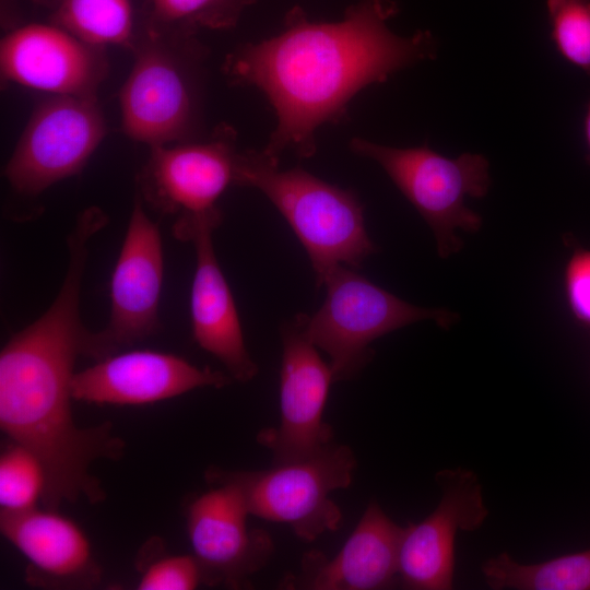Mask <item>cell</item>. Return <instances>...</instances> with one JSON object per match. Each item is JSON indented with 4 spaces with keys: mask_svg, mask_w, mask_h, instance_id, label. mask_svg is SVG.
Listing matches in <instances>:
<instances>
[{
    "mask_svg": "<svg viewBox=\"0 0 590 590\" xmlns=\"http://www.w3.org/2000/svg\"><path fill=\"white\" fill-rule=\"evenodd\" d=\"M394 0H356L333 22L309 20L298 5L282 30L229 54L223 71L232 84L258 88L271 105L276 125L262 149L279 160L285 151L309 158L322 125L346 118L349 104L365 87L434 59L437 42L429 31L400 36L389 21Z\"/></svg>",
    "mask_w": 590,
    "mask_h": 590,
    "instance_id": "obj_1",
    "label": "cell"
},
{
    "mask_svg": "<svg viewBox=\"0 0 590 590\" xmlns=\"http://www.w3.org/2000/svg\"><path fill=\"white\" fill-rule=\"evenodd\" d=\"M87 259L69 257L61 287L36 320L14 333L0 353V428L28 448L46 473L45 508L105 498L91 465L117 460L125 444L104 422L80 427L72 414L74 365L85 356L88 330L80 316V294Z\"/></svg>",
    "mask_w": 590,
    "mask_h": 590,
    "instance_id": "obj_2",
    "label": "cell"
},
{
    "mask_svg": "<svg viewBox=\"0 0 590 590\" xmlns=\"http://www.w3.org/2000/svg\"><path fill=\"white\" fill-rule=\"evenodd\" d=\"M279 162L262 149L238 151L234 185L259 190L279 210L306 250L318 285L338 264L361 267L377 249L357 194L300 167L281 169Z\"/></svg>",
    "mask_w": 590,
    "mask_h": 590,
    "instance_id": "obj_3",
    "label": "cell"
},
{
    "mask_svg": "<svg viewBox=\"0 0 590 590\" xmlns=\"http://www.w3.org/2000/svg\"><path fill=\"white\" fill-rule=\"evenodd\" d=\"M191 33L148 27L133 45L134 62L119 93L123 132L153 146L182 142L198 111L197 66L203 47Z\"/></svg>",
    "mask_w": 590,
    "mask_h": 590,
    "instance_id": "obj_4",
    "label": "cell"
},
{
    "mask_svg": "<svg viewBox=\"0 0 590 590\" xmlns=\"http://www.w3.org/2000/svg\"><path fill=\"white\" fill-rule=\"evenodd\" d=\"M320 285L326 287L324 302L312 316L303 315L304 331L329 356L334 382L361 373L378 338L422 320L442 328L455 321L453 312L406 303L344 264L328 271Z\"/></svg>",
    "mask_w": 590,
    "mask_h": 590,
    "instance_id": "obj_5",
    "label": "cell"
},
{
    "mask_svg": "<svg viewBox=\"0 0 590 590\" xmlns=\"http://www.w3.org/2000/svg\"><path fill=\"white\" fill-rule=\"evenodd\" d=\"M349 149L381 166L392 182L430 227L440 258L460 251L457 229L475 233L481 216L465 198H483L491 186L489 164L481 154L445 157L427 145L399 149L354 137Z\"/></svg>",
    "mask_w": 590,
    "mask_h": 590,
    "instance_id": "obj_6",
    "label": "cell"
},
{
    "mask_svg": "<svg viewBox=\"0 0 590 590\" xmlns=\"http://www.w3.org/2000/svg\"><path fill=\"white\" fill-rule=\"evenodd\" d=\"M351 447L331 444L303 460L272 464L266 470L227 471L211 467L206 481L238 487L251 516L287 524L305 542L339 529L340 507L331 493L347 488L356 469Z\"/></svg>",
    "mask_w": 590,
    "mask_h": 590,
    "instance_id": "obj_7",
    "label": "cell"
},
{
    "mask_svg": "<svg viewBox=\"0 0 590 590\" xmlns=\"http://www.w3.org/2000/svg\"><path fill=\"white\" fill-rule=\"evenodd\" d=\"M105 133L96 97L51 95L33 111L4 177L16 192L37 196L80 173Z\"/></svg>",
    "mask_w": 590,
    "mask_h": 590,
    "instance_id": "obj_8",
    "label": "cell"
},
{
    "mask_svg": "<svg viewBox=\"0 0 590 590\" xmlns=\"http://www.w3.org/2000/svg\"><path fill=\"white\" fill-rule=\"evenodd\" d=\"M143 203L138 193L110 278L108 322L87 335L85 356L95 361L133 346L160 328L163 241L157 224L149 217Z\"/></svg>",
    "mask_w": 590,
    "mask_h": 590,
    "instance_id": "obj_9",
    "label": "cell"
},
{
    "mask_svg": "<svg viewBox=\"0 0 590 590\" xmlns=\"http://www.w3.org/2000/svg\"><path fill=\"white\" fill-rule=\"evenodd\" d=\"M237 134L221 123L201 142L151 148L141 177L142 200L179 220H214L223 213L216 202L234 185Z\"/></svg>",
    "mask_w": 590,
    "mask_h": 590,
    "instance_id": "obj_10",
    "label": "cell"
},
{
    "mask_svg": "<svg viewBox=\"0 0 590 590\" xmlns=\"http://www.w3.org/2000/svg\"><path fill=\"white\" fill-rule=\"evenodd\" d=\"M281 338L280 423L257 435L271 451L272 464L307 459L334 442L323 421L333 373L307 338L303 314L284 323Z\"/></svg>",
    "mask_w": 590,
    "mask_h": 590,
    "instance_id": "obj_11",
    "label": "cell"
},
{
    "mask_svg": "<svg viewBox=\"0 0 590 590\" xmlns=\"http://www.w3.org/2000/svg\"><path fill=\"white\" fill-rule=\"evenodd\" d=\"M212 485L186 508L188 539L203 583L239 589L268 564L273 540L266 530L248 529L250 514L236 485Z\"/></svg>",
    "mask_w": 590,
    "mask_h": 590,
    "instance_id": "obj_12",
    "label": "cell"
},
{
    "mask_svg": "<svg viewBox=\"0 0 590 590\" xmlns=\"http://www.w3.org/2000/svg\"><path fill=\"white\" fill-rule=\"evenodd\" d=\"M436 481L442 493L436 509L421 522L403 527L399 582L406 589H451L456 535L477 529L488 514L472 472L445 470L437 473Z\"/></svg>",
    "mask_w": 590,
    "mask_h": 590,
    "instance_id": "obj_13",
    "label": "cell"
},
{
    "mask_svg": "<svg viewBox=\"0 0 590 590\" xmlns=\"http://www.w3.org/2000/svg\"><path fill=\"white\" fill-rule=\"evenodd\" d=\"M233 378L209 367L152 350L120 351L104 357L72 379L75 401L93 404L143 405L168 400L202 387L222 388Z\"/></svg>",
    "mask_w": 590,
    "mask_h": 590,
    "instance_id": "obj_14",
    "label": "cell"
},
{
    "mask_svg": "<svg viewBox=\"0 0 590 590\" xmlns=\"http://www.w3.org/2000/svg\"><path fill=\"white\" fill-rule=\"evenodd\" d=\"M103 48L55 24L24 25L1 40V74L5 81L51 95L96 97L108 72Z\"/></svg>",
    "mask_w": 590,
    "mask_h": 590,
    "instance_id": "obj_15",
    "label": "cell"
},
{
    "mask_svg": "<svg viewBox=\"0 0 590 590\" xmlns=\"http://www.w3.org/2000/svg\"><path fill=\"white\" fill-rule=\"evenodd\" d=\"M220 224L193 221L173 226L174 236L196 250L190 316L198 345L217 358L238 382H249L258 366L249 355L229 285L219 264L212 235Z\"/></svg>",
    "mask_w": 590,
    "mask_h": 590,
    "instance_id": "obj_16",
    "label": "cell"
},
{
    "mask_svg": "<svg viewBox=\"0 0 590 590\" xmlns=\"http://www.w3.org/2000/svg\"><path fill=\"white\" fill-rule=\"evenodd\" d=\"M403 527L373 500L341 550L331 558L312 550L300 569L287 575L283 589L378 590L399 581V551Z\"/></svg>",
    "mask_w": 590,
    "mask_h": 590,
    "instance_id": "obj_17",
    "label": "cell"
},
{
    "mask_svg": "<svg viewBox=\"0 0 590 590\" xmlns=\"http://www.w3.org/2000/svg\"><path fill=\"white\" fill-rule=\"evenodd\" d=\"M0 531L27 559L31 583L92 588L102 578L86 534L58 510L0 511Z\"/></svg>",
    "mask_w": 590,
    "mask_h": 590,
    "instance_id": "obj_18",
    "label": "cell"
},
{
    "mask_svg": "<svg viewBox=\"0 0 590 590\" xmlns=\"http://www.w3.org/2000/svg\"><path fill=\"white\" fill-rule=\"evenodd\" d=\"M482 571L493 589L590 590V550L538 564H520L502 553Z\"/></svg>",
    "mask_w": 590,
    "mask_h": 590,
    "instance_id": "obj_19",
    "label": "cell"
},
{
    "mask_svg": "<svg viewBox=\"0 0 590 590\" xmlns=\"http://www.w3.org/2000/svg\"><path fill=\"white\" fill-rule=\"evenodd\" d=\"M52 24L97 47L119 45L133 48V16L130 0H60Z\"/></svg>",
    "mask_w": 590,
    "mask_h": 590,
    "instance_id": "obj_20",
    "label": "cell"
},
{
    "mask_svg": "<svg viewBox=\"0 0 590 590\" xmlns=\"http://www.w3.org/2000/svg\"><path fill=\"white\" fill-rule=\"evenodd\" d=\"M256 0H152L151 30L192 33L199 28L229 30Z\"/></svg>",
    "mask_w": 590,
    "mask_h": 590,
    "instance_id": "obj_21",
    "label": "cell"
},
{
    "mask_svg": "<svg viewBox=\"0 0 590 590\" xmlns=\"http://www.w3.org/2000/svg\"><path fill=\"white\" fill-rule=\"evenodd\" d=\"M45 488L46 473L39 458L28 448L10 441L0 456V511L36 508Z\"/></svg>",
    "mask_w": 590,
    "mask_h": 590,
    "instance_id": "obj_22",
    "label": "cell"
},
{
    "mask_svg": "<svg viewBox=\"0 0 590 590\" xmlns=\"http://www.w3.org/2000/svg\"><path fill=\"white\" fill-rule=\"evenodd\" d=\"M546 10L557 51L590 75V0H546Z\"/></svg>",
    "mask_w": 590,
    "mask_h": 590,
    "instance_id": "obj_23",
    "label": "cell"
},
{
    "mask_svg": "<svg viewBox=\"0 0 590 590\" xmlns=\"http://www.w3.org/2000/svg\"><path fill=\"white\" fill-rule=\"evenodd\" d=\"M155 543L150 542L142 552L139 566V590H192L202 581V573L196 557L156 553Z\"/></svg>",
    "mask_w": 590,
    "mask_h": 590,
    "instance_id": "obj_24",
    "label": "cell"
},
{
    "mask_svg": "<svg viewBox=\"0 0 590 590\" xmlns=\"http://www.w3.org/2000/svg\"><path fill=\"white\" fill-rule=\"evenodd\" d=\"M564 286L573 315L590 327V250L573 252L565 268Z\"/></svg>",
    "mask_w": 590,
    "mask_h": 590,
    "instance_id": "obj_25",
    "label": "cell"
},
{
    "mask_svg": "<svg viewBox=\"0 0 590 590\" xmlns=\"http://www.w3.org/2000/svg\"><path fill=\"white\" fill-rule=\"evenodd\" d=\"M585 138L588 146L589 158H590V98L587 105V110L583 121Z\"/></svg>",
    "mask_w": 590,
    "mask_h": 590,
    "instance_id": "obj_26",
    "label": "cell"
},
{
    "mask_svg": "<svg viewBox=\"0 0 590 590\" xmlns=\"http://www.w3.org/2000/svg\"><path fill=\"white\" fill-rule=\"evenodd\" d=\"M31 1L37 5L51 8V9H55L60 2V0H31Z\"/></svg>",
    "mask_w": 590,
    "mask_h": 590,
    "instance_id": "obj_27",
    "label": "cell"
}]
</instances>
